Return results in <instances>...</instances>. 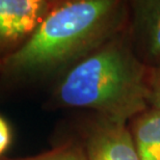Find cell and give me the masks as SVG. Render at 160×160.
Instances as JSON below:
<instances>
[{"mask_svg":"<svg viewBox=\"0 0 160 160\" xmlns=\"http://www.w3.org/2000/svg\"><path fill=\"white\" fill-rule=\"evenodd\" d=\"M129 6L122 0H58L28 41L0 62V75L33 81L66 73L128 28Z\"/></svg>","mask_w":160,"mask_h":160,"instance_id":"1","label":"cell"},{"mask_svg":"<svg viewBox=\"0 0 160 160\" xmlns=\"http://www.w3.org/2000/svg\"><path fill=\"white\" fill-rule=\"evenodd\" d=\"M150 77L151 68L137 55L127 28L63 73L49 105L128 124L150 107Z\"/></svg>","mask_w":160,"mask_h":160,"instance_id":"2","label":"cell"},{"mask_svg":"<svg viewBox=\"0 0 160 160\" xmlns=\"http://www.w3.org/2000/svg\"><path fill=\"white\" fill-rule=\"evenodd\" d=\"M88 160H140L126 123L92 114L79 127Z\"/></svg>","mask_w":160,"mask_h":160,"instance_id":"3","label":"cell"},{"mask_svg":"<svg viewBox=\"0 0 160 160\" xmlns=\"http://www.w3.org/2000/svg\"><path fill=\"white\" fill-rule=\"evenodd\" d=\"M52 3L51 0H0V62L26 43Z\"/></svg>","mask_w":160,"mask_h":160,"instance_id":"4","label":"cell"},{"mask_svg":"<svg viewBox=\"0 0 160 160\" xmlns=\"http://www.w3.org/2000/svg\"><path fill=\"white\" fill-rule=\"evenodd\" d=\"M128 6V31L135 52L150 68L159 66L160 0H131Z\"/></svg>","mask_w":160,"mask_h":160,"instance_id":"5","label":"cell"},{"mask_svg":"<svg viewBox=\"0 0 160 160\" xmlns=\"http://www.w3.org/2000/svg\"><path fill=\"white\" fill-rule=\"evenodd\" d=\"M128 127L140 160H160V110L149 107Z\"/></svg>","mask_w":160,"mask_h":160,"instance_id":"6","label":"cell"},{"mask_svg":"<svg viewBox=\"0 0 160 160\" xmlns=\"http://www.w3.org/2000/svg\"><path fill=\"white\" fill-rule=\"evenodd\" d=\"M0 160H88V157L79 142L67 140L38 155L23 158L1 157Z\"/></svg>","mask_w":160,"mask_h":160,"instance_id":"7","label":"cell"},{"mask_svg":"<svg viewBox=\"0 0 160 160\" xmlns=\"http://www.w3.org/2000/svg\"><path fill=\"white\" fill-rule=\"evenodd\" d=\"M149 106L160 110V65L151 68Z\"/></svg>","mask_w":160,"mask_h":160,"instance_id":"8","label":"cell"},{"mask_svg":"<svg viewBox=\"0 0 160 160\" xmlns=\"http://www.w3.org/2000/svg\"><path fill=\"white\" fill-rule=\"evenodd\" d=\"M12 142V130L8 121L0 116V158Z\"/></svg>","mask_w":160,"mask_h":160,"instance_id":"9","label":"cell"}]
</instances>
